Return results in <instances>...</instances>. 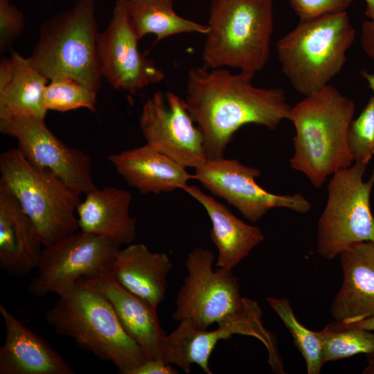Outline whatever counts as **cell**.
I'll use <instances>...</instances> for the list:
<instances>
[{"label": "cell", "instance_id": "6da1fadb", "mask_svg": "<svg viewBox=\"0 0 374 374\" xmlns=\"http://www.w3.org/2000/svg\"><path fill=\"white\" fill-rule=\"evenodd\" d=\"M253 77L226 68L190 69L184 100L202 134L208 159L223 158L241 127L255 124L274 130L288 119L291 107L284 90L255 87Z\"/></svg>", "mask_w": 374, "mask_h": 374}, {"label": "cell", "instance_id": "8d00e7d4", "mask_svg": "<svg viewBox=\"0 0 374 374\" xmlns=\"http://www.w3.org/2000/svg\"><path fill=\"white\" fill-rule=\"evenodd\" d=\"M364 374H374V353L368 355V362L362 372Z\"/></svg>", "mask_w": 374, "mask_h": 374}, {"label": "cell", "instance_id": "4dcf8cb0", "mask_svg": "<svg viewBox=\"0 0 374 374\" xmlns=\"http://www.w3.org/2000/svg\"><path fill=\"white\" fill-rule=\"evenodd\" d=\"M300 20L346 11L353 0H290Z\"/></svg>", "mask_w": 374, "mask_h": 374}, {"label": "cell", "instance_id": "d590c367", "mask_svg": "<svg viewBox=\"0 0 374 374\" xmlns=\"http://www.w3.org/2000/svg\"><path fill=\"white\" fill-rule=\"evenodd\" d=\"M361 75L364 78L368 84L369 88L374 93V73H369L366 71H361Z\"/></svg>", "mask_w": 374, "mask_h": 374}, {"label": "cell", "instance_id": "8fae6325", "mask_svg": "<svg viewBox=\"0 0 374 374\" xmlns=\"http://www.w3.org/2000/svg\"><path fill=\"white\" fill-rule=\"evenodd\" d=\"M120 249L114 242L76 231L54 244L44 247L37 274L28 291L38 296L60 295L82 278L98 276L111 269Z\"/></svg>", "mask_w": 374, "mask_h": 374}, {"label": "cell", "instance_id": "277c9868", "mask_svg": "<svg viewBox=\"0 0 374 374\" xmlns=\"http://www.w3.org/2000/svg\"><path fill=\"white\" fill-rule=\"evenodd\" d=\"M202 51L208 69L233 68L254 75L270 54L271 0H211Z\"/></svg>", "mask_w": 374, "mask_h": 374}, {"label": "cell", "instance_id": "44dd1931", "mask_svg": "<svg viewBox=\"0 0 374 374\" xmlns=\"http://www.w3.org/2000/svg\"><path fill=\"white\" fill-rule=\"evenodd\" d=\"M42 246L30 219L12 195L0 185L1 269L16 277L27 275L37 268Z\"/></svg>", "mask_w": 374, "mask_h": 374}, {"label": "cell", "instance_id": "ffe728a7", "mask_svg": "<svg viewBox=\"0 0 374 374\" xmlns=\"http://www.w3.org/2000/svg\"><path fill=\"white\" fill-rule=\"evenodd\" d=\"M107 158L127 184L142 194L183 190L194 179L185 166L147 144Z\"/></svg>", "mask_w": 374, "mask_h": 374}, {"label": "cell", "instance_id": "e575fe53", "mask_svg": "<svg viewBox=\"0 0 374 374\" xmlns=\"http://www.w3.org/2000/svg\"><path fill=\"white\" fill-rule=\"evenodd\" d=\"M366 3V15L374 21V0H364Z\"/></svg>", "mask_w": 374, "mask_h": 374}, {"label": "cell", "instance_id": "4fadbf2b", "mask_svg": "<svg viewBox=\"0 0 374 374\" xmlns=\"http://www.w3.org/2000/svg\"><path fill=\"white\" fill-rule=\"evenodd\" d=\"M0 131L17 139V149L31 163L52 172L76 194H86L96 188L89 156L59 140L44 119L27 116L1 119Z\"/></svg>", "mask_w": 374, "mask_h": 374}, {"label": "cell", "instance_id": "603a6c76", "mask_svg": "<svg viewBox=\"0 0 374 374\" xmlns=\"http://www.w3.org/2000/svg\"><path fill=\"white\" fill-rule=\"evenodd\" d=\"M30 57L12 51L0 62V120L15 117L44 119L43 92L48 83Z\"/></svg>", "mask_w": 374, "mask_h": 374}, {"label": "cell", "instance_id": "7a4b0ae2", "mask_svg": "<svg viewBox=\"0 0 374 374\" xmlns=\"http://www.w3.org/2000/svg\"><path fill=\"white\" fill-rule=\"evenodd\" d=\"M355 112V102L330 84L291 107L296 134L290 163L315 187L353 164L347 135Z\"/></svg>", "mask_w": 374, "mask_h": 374}, {"label": "cell", "instance_id": "836d02e7", "mask_svg": "<svg viewBox=\"0 0 374 374\" xmlns=\"http://www.w3.org/2000/svg\"><path fill=\"white\" fill-rule=\"evenodd\" d=\"M357 326L374 331V316L366 319H364L360 322L356 323H352Z\"/></svg>", "mask_w": 374, "mask_h": 374}, {"label": "cell", "instance_id": "ba28073f", "mask_svg": "<svg viewBox=\"0 0 374 374\" xmlns=\"http://www.w3.org/2000/svg\"><path fill=\"white\" fill-rule=\"evenodd\" d=\"M366 164L353 163L332 175L328 199L318 222L317 251L332 260L350 245L374 241V217L370 197L374 170L366 181Z\"/></svg>", "mask_w": 374, "mask_h": 374}, {"label": "cell", "instance_id": "d6a6232c", "mask_svg": "<svg viewBox=\"0 0 374 374\" xmlns=\"http://www.w3.org/2000/svg\"><path fill=\"white\" fill-rule=\"evenodd\" d=\"M361 44L364 53L374 62V21H364L362 26Z\"/></svg>", "mask_w": 374, "mask_h": 374}, {"label": "cell", "instance_id": "7c38bea8", "mask_svg": "<svg viewBox=\"0 0 374 374\" xmlns=\"http://www.w3.org/2000/svg\"><path fill=\"white\" fill-rule=\"evenodd\" d=\"M259 169L241 163L236 159H206L195 168L198 180L213 195L224 199L247 220L256 223L270 209L287 208L305 213L311 204L301 194L276 195L257 184Z\"/></svg>", "mask_w": 374, "mask_h": 374}, {"label": "cell", "instance_id": "52a82bcc", "mask_svg": "<svg viewBox=\"0 0 374 374\" xmlns=\"http://www.w3.org/2000/svg\"><path fill=\"white\" fill-rule=\"evenodd\" d=\"M0 185L15 199L44 247L78 231L80 195L52 172L31 163L17 149L0 155Z\"/></svg>", "mask_w": 374, "mask_h": 374}, {"label": "cell", "instance_id": "d6986e66", "mask_svg": "<svg viewBox=\"0 0 374 374\" xmlns=\"http://www.w3.org/2000/svg\"><path fill=\"white\" fill-rule=\"evenodd\" d=\"M132 194L114 186L85 194L76 208L80 231L105 238L118 246L130 244L136 235V220L130 215Z\"/></svg>", "mask_w": 374, "mask_h": 374}, {"label": "cell", "instance_id": "8992f818", "mask_svg": "<svg viewBox=\"0 0 374 374\" xmlns=\"http://www.w3.org/2000/svg\"><path fill=\"white\" fill-rule=\"evenodd\" d=\"M95 10L96 0H78L41 26L30 57L49 80L72 79L98 93L103 75Z\"/></svg>", "mask_w": 374, "mask_h": 374}, {"label": "cell", "instance_id": "f546056e", "mask_svg": "<svg viewBox=\"0 0 374 374\" xmlns=\"http://www.w3.org/2000/svg\"><path fill=\"white\" fill-rule=\"evenodd\" d=\"M23 12L10 0H0V49L6 51L25 27Z\"/></svg>", "mask_w": 374, "mask_h": 374}, {"label": "cell", "instance_id": "7402d4cb", "mask_svg": "<svg viewBox=\"0 0 374 374\" xmlns=\"http://www.w3.org/2000/svg\"><path fill=\"white\" fill-rule=\"evenodd\" d=\"M172 267L167 253L132 244L119 249L109 271L121 286L157 309L165 299Z\"/></svg>", "mask_w": 374, "mask_h": 374}, {"label": "cell", "instance_id": "4316f807", "mask_svg": "<svg viewBox=\"0 0 374 374\" xmlns=\"http://www.w3.org/2000/svg\"><path fill=\"white\" fill-rule=\"evenodd\" d=\"M266 301L290 331L305 360L308 373L319 374L325 364L319 331L309 330L299 321L287 299L268 296Z\"/></svg>", "mask_w": 374, "mask_h": 374}, {"label": "cell", "instance_id": "30bf717a", "mask_svg": "<svg viewBox=\"0 0 374 374\" xmlns=\"http://www.w3.org/2000/svg\"><path fill=\"white\" fill-rule=\"evenodd\" d=\"M214 253L196 247L187 255L185 277L175 301L172 319L207 330L240 310L245 301L240 295L238 279L232 270L214 269Z\"/></svg>", "mask_w": 374, "mask_h": 374}, {"label": "cell", "instance_id": "ac0fdd59", "mask_svg": "<svg viewBox=\"0 0 374 374\" xmlns=\"http://www.w3.org/2000/svg\"><path fill=\"white\" fill-rule=\"evenodd\" d=\"M0 313L6 337L0 348V374H73L65 359L4 305Z\"/></svg>", "mask_w": 374, "mask_h": 374}, {"label": "cell", "instance_id": "5bb4252c", "mask_svg": "<svg viewBox=\"0 0 374 374\" xmlns=\"http://www.w3.org/2000/svg\"><path fill=\"white\" fill-rule=\"evenodd\" d=\"M139 122L148 145L186 168H196L207 159L202 134L184 99L175 93H155L143 105Z\"/></svg>", "mask_w": 374, "mask_h": 374}, {"label": "cell", "instance_id": "3957f363", "mask_svg": "<svg viewBox=\"0 0 374 374\" xmlns=\"http://www.w3.org/2000/svg\"><path fill=\"white\" fill-rule=\"evenodd\" d=\"M58 296L46 313L47 322L57 334L112 363L123 374H132L146 360L123 328L110 302L85 278Z\"/></svg>", "mask_w": 374, "mask_h": 374}, {"label": "cell", "instance_id": "d4e9b609", "mask_svg": "<svg viewBox=\"0 0 374 374\" xmlns=\"http://www.w3.org/2000/svg\"><path fill=\"white\" fill-rule=\"evenodd\" d=\"M131 26L140 40L148 34L156 36L155 43L167 37L197 33L206 35L207 25L179 16L174 10L173 0H126Z\"/></svg>", "mask_w": 374, "mask_h": 374}, {"label": "cell", "instance_id": "5b68a950", "mask_svg": "<svg viewBox=\"0 0 374 374\" xmlns=\"http://www.w3.org/2000/svg\"><path fill=\"white\" fill-rule=\"evenodd\" d=\"M355 38L347 11L300 20L277 42L282 71L299 93L312 95L341 71Z\"/></svg>", "mask_w": 374, "mask_h": 374}, {"label": "cell", "instance_id": "484cf974", "mask_svg": "<svg viewBox=\"0 0 374 374\" xmlns=\"http://www.w3.org/2000/svg\"><path fill=\"white\" fill-rule=\"evenodd\" d=\"M326 362L374 353V331L334 321L319 330Z\"/></svg>", "mask_w": 374, "mask_h": 374}, {"label": "cell", "instance_id": "2e32d148", "mask_svg": "<svg viewBox=\"0 0 374 374\" xmlns=\"http://www.w3.org/2000/svg\"><path fill=\"white\" fill-rule=\"evenodd\" d=\"M86 279L110 302L123 328L145 359H163L168 335L160 324L157 309L121 286L109 271Z\"/></svg>", "mask_w": 374, "mask_h": 374}, {"label": "cell", "instance_id": "9a60e30c", "mask_svg": "<svg viewBox=\"0 0 374 374\" xmlns=\"http://www.w3.org/2000/svg\"><path fill=\"white\" fill-rule=\"evenodd\" d=\"M126 8V0H116L111 19L97 36L101 73L116 89L136 94L161 82L165 74L151 59L141 53Z\"/></svg>", "mask_w": 374, "mask_h": 374}, {"label": "cell", "instance_id": "83f0119b", "mask_svg": "<svg viewBox=\"0 0 374 374\" xmlns=\"http://www.w3.org/2000/svg\"><path fill=\"white\" fill-rule=\"evenodd\" d=\"M97 93L69 78L50 80L43 92V105L48 110L66 112L87 108L96 112Z\"/></svg>", "mask_w": 374, "mask_h": 374}, {"label": "cell", "instance_id": "f1b7e54d", "mask_svg": "<svg viewBox=\"0 0 374 374\" xmlns=\"http://www.w3.org/2000/svg\"><path fill=\"white\" fill-rule=\"evenodd\" d=\"M347 143L353 162L367 165L374 154V95L351 121Z\"/></svg>", "mask_w": 374, "mask_h": 374}, {"label": "cell", "instance_id": "1f68e13d", "mask_svg": "<svg viewBox=\"0 0 374 374\" xmlns=\"http://www.w3.org/2000/svg\"><path fill=\"white\" fill-rule=\"evenodd\" d=\"M177 370L172 364L163 359H146L138 366L132 374H177Z\"/></svg>", "mask_w": 374, "mask_h": 374}, {"label": "cell", "instance_id": "e0dca14e", "mask_svg": "<svg viewBox=\"0 0 374 374\" xmlns=\"http://www.w3.org/2000/svg\"><path fill=\"white\" fill-rule=\"evenodd\" d=\"M343 282L331 305L335 321L345 324L374 316V241L353 244L339 253Z\"/></svg>", "mask_w": 374, "mask_h": 374}, {"label": "cell", "instance_id": "9c48e42d", "mask_svg": "<svg viewBox=\"0 0 374 374\" xmlns=\"http://www.w3.org/2000/svg\"><path fill=\"white\" fill-rule=\"evenodd\" d=\"M262 314L258 303L246 297L242 307L218 321L213 330H202L188 322H179L177 327L167 335L163 359L186 373L195 364L205 373L212 374L209 359L216 345L234 335H241L258 339L267 350L271 371L284 373L276 339L265 327Z\"/></svg>", "mask_w": 374, "mask_h": 374}, {"label": "cell", "instance_id": "cb8c5ba5", "mask_svg": "<svg viewBox=\"0 0 374 374\" xmlns=\"http://www.w3.org/2000/svg\"><path fill=\"white\" fill-rule=\"evenodd\" d=\"M183 190L202 205L210 217L211 239L217 251V267L232 270L264 240L260 228L244 222L226 205L198 187L187 185Z\"/></svg>", "mask_w": 374, "mask_h": 374}]
</instances>
